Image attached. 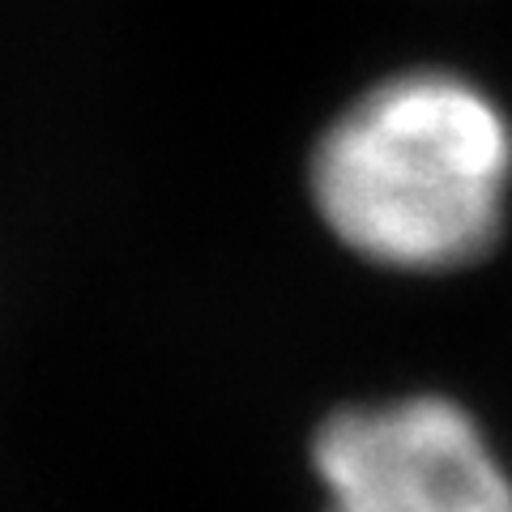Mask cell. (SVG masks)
<instances>
[{"label":"cell","mask_w":512,"mask_h":512,"mask_svg":"<svg viewBox=\"0 0 512 512\" xmlns=\"http://www.w3.org/2000/svg\"><path fill=\"white\" fill-rule=\"evenodd\" d=\"M308 188L325 231L363 265L457 274L504 235L512 124L466 77H389L320 133Z\"/></svg>","instance_id":"6da1fadb"},{"label":"cell","mask_w":512,"mask_h":512,"mask_svg":"<svg viewBox=\"0 0 512 512\" xmlns=\"http://www.w3.org/2000/svg\"><path fill=\"white\" fill-rule=\"evenodd\" d=\"M316 512H512V470L483 419L440 389L338 402L312 427Z\"/></svg>","instance_id":"7a4b0ae2"}]
</instances>
